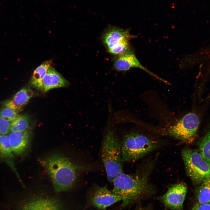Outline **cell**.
Returning a JSON list of instances; mask_svg holds the SVG:
<instances>
[{
    "instance_id": "1",
    "label": "cell",
    "mask_w": 210,
    "mask_h": 210,
    "mask_svg": "<svg viewBox=\"0 0 210 210\" xmlns=\"http://www.w3.org/2000/svg\"><path fill=\"white\" fill-rule=\"evenodd\" d=\"M45 168L56 192L71 189L77 178L78 170L84 168L73 163L60 153H51L40 160Z\"/></svg>"
},
{
    "instance_id": "2",
    "label": "cell",
    "mask_w": 210,
    "mask_h": 210,
    "mask_svg": "<svg viewBox=\"0 0 210 210\" xmlns=\"http://www.w3.org/2000/svg\"><path fill=\"white\" fill-rule=\"evenodd\" d=\"M148 178L147 173L133 176L122 172L114 180L111 191L122 197L125 206L150 191Z\"/></svg>"
},
{
    "instance_id": "3",
    "label": "cell",
    "mask_w": 210,
    "mask_h": 210,
    "mask_svg": "<svg viewBox=\"0 0 210 210\" xmlns=\"http://www.w3.org/2000/svg\"><path fill=\"white\" fill-rule=\"evenodd\" d=\"M102 159L108 180L113 182L115 178L123 172L121 144L110 127L103 138L101 150Z\"/></svg>"
},
{
    "instance_id": "4",
    "label": "cell",
    "mask_w": 210,
    "mask_h": 210,
    "mask_svg": "<svg viewBox=\"0 0 210 210\" xmlns=\"http://www.w3.org/2000/svg\"><path fill=\"white\" fill-rule=\"evenodd\" d=\"M159 145L157 141L143 134L133 132L127 134L121 144L123 161L140 159L156 149Z\"/></svg>"
},
{
    "instance_id": "5",
    "label": "cell",
    "mask_w": 210,
    "mask_h": 210,
    "mask_svg": "<svg viewBox=\"0 0 210 210\" xmlns=\"http://www.w3.org/2000/svg\"><path fill=\"white\" fill-rule=\"evenodd\" d=\"M187 175L194 184L210 177V164L197 150L185 148L181 152Z\"/></svg>"
},
{
    "instance_id": "6",
    "label": "cell",
    "mask_w": 210,
    "mask_h": 210,
    "mask_svg": "<svg viewBox=\"0 0 210 210\" xmlns=\"http://www.w3.org/2000/svg\"><path fill=\"white\" fill-rule=\"evenodd\" d=\"M199 123L197 115L190 113L169 127L161 130V133L184 142L191 143L195 138Z\"/></svg>"
},
{
    "instance_id": "7",
    "label": "cell",
    "mask_w": 210,
    "mask_h": 210,
    "mask_svg": "<svg viewBox=\"0 0 210 210\" xmlns=\"http://www.w3.org/2000/svg\"><path fill=\"white\" fill-rule=\"evenodd\" d=\"M135 37L130 34L128 30L113 27L106 31L103 41L108 51L118 55L130 50V40Z\"/></svg>"
},
{
    "instance_id": "8",
    "label": "cell",
    "mask_w": 210,
    "mask_h": 210,
    "mask_svg": "<svg viewBox=\"0 0 210 210\" xmlns=\"http://www.w3.org/2000/svg\"><path fill=\"white\" fill-rule=\"evenodd\" d=\"M186 185L180 183L170 187L164 194L159 197L167 208L172 210H182L187 192Z\"/></svg>"
},
{
    "instance_id": "9",
    "label": "cell",
    "mask_w": 210,
    "mask_h": 210,
    "mask_svg": "<svg viewBox=\"0 0 210 210\" xmlns=\"http://www.w3.org/2000/svg\"><path fill=\"white\" fill-rule=\"evenodd\" d=\"M114 68L118 71H126L132 68L143 70L152 76L164 83L166 81L150 71L139 62L135 54L130 50L117 55L113 63Z\"/></svg>"
},
{
    "instance_id": "10",
    "label": "cell",
    "mask_w": 210,
    "mask_h": 210,
    "mask_svg": "<svg viewBox=\"0 0 210 210\" xmlns=\"http://www.w3.org/2000/svg\"><path fill=\"white\" fill-rule=\"evenodd\" d=\"M32 131L29 127L22 131L11 132L8 136L12 151L18 156L23 155L30 147Z\"/></svg>"
},
{
    "instance_id": "11",
    "label": "cell",
    "mask_w": 210,
    "mask_h": 210,
    "mask_svg": "<svg viewBox=\"0 0 210 210\" xmlns=\"http://www.w3.org/2000/svg\"><path fill=\"white\" fill-rule=\"evenodd\" d=\"M122 200L121 196L113 192L104 186L97 188L92 197L91 202L98 208L104 209L114 203Z\"/></svg>"
},
{
    "instance_id": "12",
    "label": "cell",
    "mask_w": 210,
    "mask_h": 210,
    "mask_svg": "<svg viewBox=\"0 0 210 210\" xmlns=\"http://www.w3.org/2000/svg\"><path fill=\"white\" fill-rule=\"evenodd\" d=\"M69 84V82L51 66L41 81V90L47 92L53 88L65 87Z\"/></svg>"
},
{
    "instance_id": "13",
    "label": "cell",
    "mask_w": 210,
    "mask_h": 210,
    "mask_svg": "<svg viewBox=\"0 0 210 210\" xmlns=\"http://www.w3.org/2000/svg\"><path fill=\"white\" fill-rule=\"evenodd\" d=\"M33 91L24 87L18 92L13 97L4 103L5 106L21 111L34 94Z\"/></svg>"
},
{
    "instance_id": "14",
    "label": "cell",
    "mask_w": 210,
    "mask_h": 210,
    "mask_svg": "<svg viewBox=\"0 0 210 210\" xmlns=\"http://www.w3.org/2000/svg\"><path fill=\"white\" fill-rule=\"evenodd\" d=\"M14 155L11 149L8 136L0 135V160L4 161L11 168L20 181L21 179L16 169Z\"/></svg>"
},
{
    "instance_id": "15",
    "label": "cell",
    "mask_w": 210,
    "mask_h": 210,
    "mask_svg": "<svg viewBox=\"0 0 210 210\" xmlns=\"http://www.w3.org/2000/svg\"><path fill=\"white\" fill-rule=\"evenodd\" d=\"M52 64L51 60L46 61L37 67L34 70L31 80L32 85L41 90V81L46 74Z\"/></svg>"
},
{
    "instance_id": "16",
    "label": "cell",
    "mask_w": 210,
    "mask_h": 210,
    "mask_svg": "<svg viewBox=\"0 0 210 210\" xmlns=\"http://www.w3.org/2000/svg\"><path fill=\"white\" fill-rule=\"evenodd\" d=\"M195 192L198 203H210V177L200 184L196 188Z\"/></svg>"
},
{
    "instance_id": "17",
    "label": "cell",
    "mask_w": 210,
    "mask_h": 210,
    "mask_svg": "<svg viewBox=\"0 0 210 210\" xmlns=\"http://www.w3.org/2000/svg\"><path fill=\"white\" fill-rule=\"evenodd\" d=\"M30 119L26 115H19L10 123V130L11 132L22 131L30 127Z\"/></svg>"
},
{
    "instance_id": "18",
    "label": "cell",
    "mask_w": 210,
    "mask_h": 210,
    "mask_svg": "<svg viewBox=\"0 0 210 210\" xmlns=\"http://www.w3.org/2000/svg\"><path fill=\"white\" fill-rule=\"evenodd\" d=\"M198 146L199 152L210 164V129L200 141Z\"/></svg>"
},
{
    "instance_id": "19",
    "label": "cell",
    "mask_w": 210,
    "mask_h": 210,
    "mask_svg": "<svg viewBox=\"0 0 210 210\" xmlns=\"http://www.w3.org/2000/svg\"><path fill=\"white\" fill-rule=\"evenodd\" d=\"M48 198L38 197L28 202L21 210H45Z\"/></svg>"
},
{
    "instance_id": "20",
    "label": "cell",
    "mask_w": 210,
    "mask_h": 210,
    "mask_svg": "<svg viewBox=\"0 0 210 210\" xmlns=\"http://www.w3.org/2000/svg\"><path fill=\"white\" fill-rule=\"evenodd\" d=\"M19 111L16 109L5 106L0 110V116L6 120L11 122L18 116Z\"/></svg>"
},
{
    "instance_id": "21",
    "label": "cell",
    "mask_w": 210,
    "mask_h": 210,
    "mask_svg": "<svg viewBox=\"0 0 210 210\" xmlns=\"http://www.w3.org/2000/svg\"><path fill=\"white\" fill-rule=\"evenodd\" d=\"M45 210H63L60 202L56 199L48 198Z\"/></svg>"
},
{
    "instance_id": "22",
    "label": "cell",
    "mask_w": 210,
    "mask_h": 210,
    "mask_svg": "<svg viewBox=\"0 0 210 210\" xmlns=\"http://www.w3.org/2000/svg\"><path fill=\"white\" fill-rule=\"evenodd\" d=\"M10 123L0 116V135L6 134L10 130Z\"/></svg>"
},
{
    "instance_id": "23",
    "label": "cell",
    "mask_w": 210,
    "mask_h": 210,
    "mask_svg": "<svg viewBox=\"0 0 210 210\" xmlns=\"http://www.w3.org/2000/svg\"><path fill=\"white\" fill-rule=\"evenodd\" d=\"M192 210H210V203H197L193 206Z\"/></svg>"
},
{
    "instance_id": "24",
    "label": "cell",
    "mask_w": 210,
    "mask_h": 210,
    "mask_svg": "<svg viewBox=\"0 0 210 210\" xmlns=\"http://www.w3.org/2000/svg\"><path fill=\"white\" fill-rule=\"evenodd\" d=\"M140 210H142L140 209Z\"/></svg>"
}]
</instances>
